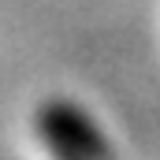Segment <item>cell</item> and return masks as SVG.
Returning a JSON list of instances; mask_svg holds the SVG:
<instances>
[{"label":"cell","mask_w":160,"mask_h":160,"mask_svg":"<svg viewBox=\"0 0 160 160\" xmlns=\"http://www.w3.org/2000/svg\"><path fill=\"white\" fill-rule=\"evenodd\" d=\"M30 142L41 160H116L101 123L67 97H48L30 112Z\"/></svg>","instance_id":"6da1fadb"}]
</instances>
